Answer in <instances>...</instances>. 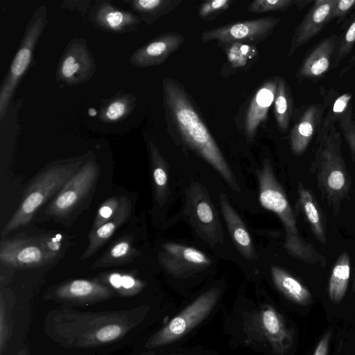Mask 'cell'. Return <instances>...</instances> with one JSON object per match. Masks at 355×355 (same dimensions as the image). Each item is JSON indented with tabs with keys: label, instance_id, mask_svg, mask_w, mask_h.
<instances>
[{
	"label": "cell",
	"instance_id": "cell-1",
	"mask_svg": "<svg viewBox=\"0 0 355 355\" xmlns=\"http://www.w3.org/2000/svg\"><path fill=\"white\" fill-rule=\"evenodd\" d=\"M162 96L167 130L171 138L205 160L232 190L239 192L231 168L184 87L176 80L166 77L162 81Z\"/></svg>",
	"mask_w": 355,
	"mask_h": 355
},
{
	"label": "cell",
	"instance_id": "cell-2",
	"mask_svg": "<svg viewBox=\"0 0 355 355\" xmlns=\"http://www.w3.org/2000/svg\"><path fill=\"white\" fill-rule=\"evenodd\" d=\"M147 307L101 313L60 310L48 316L46 331L65 347H90L123 337L146 316Z\"/></svg>",
	"mask_w": 355,
	"mask_h": 355
},
{
	"label": "cell",
	"instance_id": "cell-3",
	"mask_svg": "<svg viewBox=\"0 0 355 355\" xmlns=\"http://www.w3.org/2000/svg\"><path fill=\"white\" fill-rule=\"evenodd\" d=\"M318 147L311 164L318 187L334 214L350 193L352 180L341 151V134L336 123L324 119L317 137Z\"/></svg>",
	"mask_w": 355,
	"mask_h": 355
},
{
	"label": "cell",
	"instance_id": "cell-4",
	"mask_svg": "<svg viewBox=\"0 0 355 355\" xmlns=\"http://www.w3.org/2000/svg\"><path fill=\"white\" fill-rule=\"evenodd\" d=\"M257 177L260 204L275 213L282 223L286 232L284 248L288 253L304 263L325 267V257L302 238L286 193L276 178L270 159H265L262 167L257 170Z\"/></svg>",
	"mask_w": 355,
	"mask_h": 355
},
{
	"label": "cell",
	"instance_id": "cell-5",
	"mask_svg": "<svg viewBox=\"0 0 355 355\" xmlns=\"http://www.w3.org/2000/svg\"><path fill=\"white\" fill-rule=\"evenodd\" d=\"M83 164V159L78 157L55 162L42 169L26 189L18 207L1 231V239L28 224L37 210L56 195Z\"/></svg>",
	"mask_w": 355,
	"mask_h": 355
},
{
	"label": "cell",
	"instance_id": "cell-6",
	"mask_svg": "<svg viewBox=\"0 0 355 355\" xmlns=\"http://www.w3.org/2000/svg\"><path fill=\"white\" fill-rule=\"evenodd\" d=\"M47 24L46 8H36L28 21L19 49L0 87V121H2L17 87L33 59L35 48Z\"/></svg>",
	"mask_w": 355,
	"mask_h": 355
},
{
	"label": "cell",
	"instance_id": "cell-7",
	"mask_svg": "<svg viewBox=\"0 0 355 355\" xmlns=\"http://www.w3.org/2000/svg\"><path fill=\"white\" fill-rule=\"evenodd\" d=\"M99 175L94 158L88 159L46 206L44 214L55 220H67L81 208L94 191Z\"/></svg>",
	"mask_w": 355,
	"mask_h": 355
},
{
	"label": "cell",
	"instance_id": "cell-8",
	"mask_svg": "<svg viewBox=\"0 0 355 355\" xmlns=\"http://www.w3.org/2000/svg\"><path fill=\"white\" fill-rule=\"evenodd\" d=\"M243 324L249 338L267 344L277 355L286 354L293 346V329L287 327L284 317L270 304L244 316Z\"/></svg>",
	"mask_w": 355,
	"mask_h": 355
},
{
	"label": "cell",
	"instance_id": "cell-9",
	"mask_svg": "<svg viewBox=\"0 0 355 355\" xmlns=\"http://www.w3.org/2000/svg\"><path fill=\"white\" fill-rule=\"evenodd\" d=\"M220 293V289L215 287L201 294L154 334L146 343V347L153 349L165 346L183 338L209 315Z\"/></svg>",
	"mask_w": 355,
	"mask_h": 355
},
{
	"label": "cell",
	"instance_id": "cell-10",
	"mask_svg": "<svg viewBox=\"0 0 355 355\" xmlns=\"http://www.w3.org/2000/svg\"><path fill=\"white\" fill-rule=\"evenodd\" d=\"M184 214L197 234L211 246L223 241V232L217 212L206 189L192 182L186 191Z\"/></svg>",
	"mask_w": 355,
	"mask_h": 355
},
{
	"label": "cell",
	"instance_id": "cell-11",
	"mask_svg": "<svg viewBox=\"0 0 355 355\" xmlns=\"http://www.w3.org/2000/svg\"><path fill=\"white\" fill-rule=\"evenodd\" d=\"M60 256L49 251L44 236H18L1 239L0 262L17 269L40 268L55 261Z\"/></svg>",
	"mask_w": 355,
	"mask_h": 355
},
{
	"label": "cell",
	"instance_id": "cell-12",
	"mask_svg": "<svg viewBox=\"0 0 355 355\" xmlns=\"http://www.w3.org/2000/svg\"><path fill=\"white\" fill-rule=\"evenodd\" d=\"M280 21L268 17L236 21L204 31L200 40L203 44L216 41L222 46L236 42L255 46L269 37Z\"/></svg>",
	"mask_w": 355,
	"mask_h": 355
},
{
	"label": "cell",
	"instance_id": "cell-13",
	"mask_svg": "<svg viewBox=\"0 0 355 355\" xmlns=\"http://www.w3.org/2000/svg\"><path fill=\"white\" fill-rule=\"evenodd\" d=\"M96 70L94 56L85 38L76 37L69 40L57 64L58 83L76 86L91 80Z\"/></svg>",
	"mask_w": 355,
	"mask_h": 355
},
{
	"label": "cell",
	"instance_id": "cell-14",
	"mask_svg": "<svg viewBox=\"0 0 355 355\" xmlns=\"http://www.w3.org/2000/svg\"><path fill=\"white\" fill-rule=\"evenodd\" d=\"M159 262L164 269L175 277H186L207 268L211 261L203 252L176 243L162 245Z\"/></svg>",
	"mask_w": 355,
	"mask_h": 355
},
{
	"label": "cell",
	"instance_id": "cell-15",
	"mask_svg": "<svg viewBox=\"0 0 355 355\" xmlns=\"http://www.w3.org/2000/svg\"><path fill=\"white\" fill-rule=\"evenodd\" d=\"M89 18L94 27L116 34L135 32L142 22L135 13L116 7L107 0L97 1Z\"/></svg>",
	"mask_w": 355,
	"mask_h": 355
},
{
	"label": "cell",
	"instance_id": "cell-16",
	"mask_svg": "<svg viewBox=\"0 0 355 355\" xmlns=\"http://www.w3.org/2000/svg\"><path fill=\"white\" fill-rule=\"evenodd\" d=\"M184 42V36L179 33L160 34L135 50L129 57L128 61L139 68L162 64L180 48Z\"/></svg>",
	"mask_w": 355,
	"mask_h": 355
},
{
	"label": "cell",
	"instance_id": "cell-17",
	"mask_svg": "<svg viewBox=\"0 0 355 355\" xmlns=\"http://www.w3.org/2000/svg\"><path fill=\"white\" fill-rule=\"evenodd\" d=\"M279 77L266 80L250 98L244 114L243 130L247 139H254L257 130L266 121L270 107L274 103Z\"/></svg>",
	"mask_w": 355,
	"mask_h": 355
},
{
	"label": "cell",
	"instance_id": "cell-18",
	"mask_svg": "<svg viewBox=\"0 0 355 355\" xmlns=\"http://www.w3.org/2000/svg\"><path fill=\"white\" fill-rule=\"evenodd\" d=\"M337 0H316L295 28L291 37L288 56H291L297 48L316 36L331 20V12Z\"/></svg>",
	"mask_w": 355,
	"mask_h": 355
},
{
	"label": "cell",
	"instance_id": "cell-19",
	"mask_svg": "<svg viewBox=\"0 0 355 355\" xmlns=\"http://www.w3.org/2000/svg\"><path fill=\"white\" fill-rule=\"evenodd\" d=\"M48 295L51 299L85 304L110 298L114 292L96 281L78 279L58 286Z\"/></svg>",
	"mask_w": 355,
	"mask_h": 355
},
{
	"label": "cell",
	"instance_id": "cell-20",
	"mask_svg": "<svg viewBox=\"0 0 355 355\" xmlns=\"http://www.w3.org/2000/svg\"><path fill=\"white\" fill-rule=\"evenodd\" d=\"M324 103H316L305 107L293 126L290 134V146L295 155H302L322 125Z\"/></svg>",
	"mask_w": 355,
	"mask_h": 355
},
{
	"label": "cell",
	"instance_id": "cell-21",
	"mask_svg": "<svg viewBox=\"0 0 355 355\" xmlns=\"http://www.w3.org/2000/svg\"><path fill=\"white\" fill-rule=\"evenodd\" d=\"M336 34L321 40L305 57L297 71L299 83L304 80L316 82L331 67L337 45Z\"/></svg>",
	"mask_w": 355,
	"mask_h": 355
},
{
	"label": "cell",
	"instance_id": "cell-22",
	"mask_svg": "<svg viewBox=\"0 0 355 355\" xmlns=\"http://www.w3.org/2000/svg\"><path fill=\"white\" fill-rule=\"evenodd\" d=\"M219 201L223 217L236 249L247 260L257 259V255L248 229L240 216L232 207L225 193L220 194Z\"/></svg>",
	"mask_w": 355,
	"mask_h": 355
},
{
	"label": "cell",
	"instance_id": "cell-23",
	"mask_svg": "<svg viewBox=\"0 0 355 355\" xmlns=\"http://www.w3.org/2000/svg\"><path fill=\"white\" fill-rule=\"evenodd\" d=\"M131 212L132 204L130 199L125 196H121L120 206L114 217L96 230L89 232L88 245L80 259H89L96 253L130 218Z\"/></svg>",
	"mask_w": 355,
	"mask_h": 355
},
{
	"label": "cell",
	"instance_id": "cell-24",
	"mask_svg": "<svg viewBox=\"0 0 355 355\" xmlns=\"http://www.w3.org/2000/svg\"><path fill=\"white\" fill-rule=\"evenodd\" d=\"M297 187L298 205L315 239L321 243L325 244V220L322 210L311 191L300 182H297Z\"/></svg>",
	"mask_w": 355,
	"mask_h": 355
},
{
	"label": "cell",
	"instance_id": "cell-25",
	"mask_svg": "<svg viewBox=\"0 0 355 355\" xmlns=\"http://www.w3.org/2000/svg\"><path fill=\"white\" fill-rule=\"evenodd\" d=\"M270 272L275 287L293 302L306 306L312 302V295L300 281L291 274L276 266H272Z\"/></svg>",
	"mask_w": 355,
	"mask_h": 355
},
{
	"label": "cell",
	"instance_id": "cell-26",
	"mask_svg": "<svg viewBox=\"0 0 355 355\" xmlns=\"http://www.w3.org/2000/svg\"><path fill=\"white\" fill-rule=\"evenodd\" d=\"M223 46L227 55V62L221 71L224 76L248 69L258 58V50L252 44L236 42Z\"/></svg>",
	"mask_w": 355,
	"mask_h": 355
},
{
	"label": "cell",
	"instance_id": "cell-27",
	"mask_svg": "<svg viewBox=\"0 0 355 355\" xmlns=\"http://www.w3.org/2000/svg\"><path fill=\"white\" fill-rule=\"evenodd\" d=\"M133 240L131 235L120 237L94 263L92 267H108L130 263L140 254L133 245Z\"/></svg>",
	"mask_w": 355,
	"mask_h": 355
},
{
	"label": "cell",
	"instance_id": "cell-28",
	"mask_svg": "<svg viewBox=\"0 0 355 355\" xmlns=\"http://www.w3.org/2000/svg\"><path fill=\"white\" fill-rule=\"evenodd\" d=\"M148 150L154 196L157 204L162 206L166 202L168 195V166L158 148L153 141H149Z\"/></svg>",
	"mask_w": 355,
	"mask_h": 355
},
{
	"label": "cell",
	"instance_id": "cell-29",
	"mask_svg": "<svg viewBox=\"0 0 355 355\" xmlns=\"http://www.w3.org/2000/svg\"><path fill=\"white\" fill-rule=\"evenodd\" d=\"M137 98L131 93H118L103 103L98 119L105 123H118L134 110Z\"/></svg>",
	"mask_w": 355,
	"mask_h": 355
},
{
	"label": "cell",
	"instance_id": "cell-30",
	"mask_svg": "<svg viewBox=\"0 0 355 355\" xmlns=\"http://www.w3.org/2000/svg\"><path fill=\"white\" fill-rule=\"evenodd\" d=\"M132 10L142 22L151 25L158 19L169 13L180 3V0H127Z\"/></svg>",
	"mask_w": 355,
	"mask_h": 355
},
{
	"label": "cell",
	"instance_id": "cell-31",
	"mask_svg": "<svg viewBox=\"0 0 355 355\" xmlns=\"http://www.w3.org/2000/svg\"><path fill=\"white\" fill-rule=\"evenodd\" d=\"M350 277V258L347 252L338 257L329 278L328 293L334 304L340 303L344 297Z\"/></svg>",
	"mask_w": 355,
	"mask_h": 355
},
{
	"label": "cell",
	"instance_id": "cell-32",
	"mask_svg": "<svg viewBox=\"0 0 355 355\" xmlns=\"http://www.w3.org/2000/svg\"><path fill=\"white\" fill-rule=\"evenodd\" d=\"M274 114L279 129L285 132L288 130L293 111V97L286 80L279 78L274 100Z\"/></svg>",
	"mask_w": 355,
	"mask_h": 355
},
{
	"label": "cell",
	"instance_id": "cell-33",
	"mask_svg": "<svg viewBox=\"0 0 355 355\" xmlns=\"http://www.w3.org/2000/svg\"><path fill=\"white\" fill-rule=\"evenodd\" d=\"M355 44V14L351 18L347 27L338 39L337 45L331 69H336L340 62L351 52Z\"/></svg>",
	"mask_w": 355,
	"mask_h": 355
},
{
	"label": "cell",
	"instance_id": "cell-34",
	"mask_svg": "<svg viewBox=\"0 0 355 355\" xmlns=\"http://www.w3.org/2000/svg\"><path fill=\"white\" fill-rule=\"evenodd\" d=\"M121 200V196H112L101 205L95 216L90 232L96 230L114 217L120 206Z\"/></svg>",
	"mask_w": 355,
	"mask_h": 355
},
{
	"label": "cell",
	"instance_id": "cell-35",
	"mask_svg": "<svg viewBox=\"0 0 355 355\" xmlns=\"http://www.w3.org/2000/svg\"><path fill=\"white\" fill-rule=\"evenodd\" d=\"M295 3V0H255L251 2L247 10L254 14L272 11L284 12Z\"/></svg>",
	"mask_w": 355,
	"mask_h": 355
},
{
	"label": "cell",
	"instance_id": "cell-36",
	"mask_svg": "<svg viewBox=\"0 0 355 355\" xmlns=\"http://www.w3.org/2000/svg\"><path fill=\"white\" fill-rule=\"evenodd\" d=\"M352 98L351 93H345L336 98L327 114L324 116V119L331 121L334 123H338L348 112L352 111Z\"/></svg>",
	"mask_w": 355,
	"mask_h": 355
},
{
	"label": "cell",
	"instance_id": "cell-37",
	"mask_svg": "<svg viewBox=\"0 0 355 355\" xmlns=\"http://www.w3.org/2000/svg\"><path fill=\"white\" fill-rule=\"evenodd\" d=\"M232 3V0L205 1L199 7L198 17L205 21L212 20L225 12Z\"/></svg>",
	"mask_w": 355,
	"mask_h": 355
},
{
	"label": "cell",
	"instance_id": "cell-38",
	"mask_svg": "<svg viewBox=\"0 0 355 355\" xmlns=\"http://www.w3.org/2000/svg\"><path fill=\"white\" fill-rule=\"evenodd\" d=\"M338 123L349 146L352 160L355 162V123L352 119V111L348 112Z\"/></svg>",
	"mask_w": 355,
	"mask_h": 355
},
{
	"label": "cell",
	"instance_id": "cell-39",
	"mask_svg": "<svg viewBox=\"0 0 355 355\" xmlns=\"http://www.w3.org/2000/svg\"><path fill=\"white\" fill-rule=\"evenodd\" d=\"M144 287V283L135 277L128 274H123L121 277V288L119 293L123 295H135Z\"/></svg>",
	"mask_w": 355,
	"mask_h": 355
},
{
	"label": "cell",
	"instance_id": "cell-40",
	"mask_svg": "<svg viewBox=\"0 0 355 355\" xmlns=\"http://www.w3.org/2000/svg\"><path fill=\"white\" fill-rule=\"evenodd\" d=\"M354 8H355V0H337L331 12V20L343 19Z\"/></svg>",
	"mask_w": 355,
	"mask_h": 355
},
{
	"label": "cell",
	"instance_id": "cell-41",
	"mask_svg": "<svg viewBox=\"0 0 355 355\" xmlns=\"http://www.w3.org/2000/svg\"><path fill=\"white\" fill-rule=\"evenodd\" d=\"M8 327L6 318V312L3 309V299L1 300L0 308V348L1 351L3 350V346L6 343L8 338Z\"/></svg>",
	"mask_w": 355,
	"mask_h": 355
},
{
	"label": "cell",
	"instance_id": "cell-42",
	"mask_svg": "<svg viewBox=\"0 0 355 355\" xmlns=\"http://www.w3.org/2000/svg\"><path fill=\"white\" fill-rule=\"evenodd\" d=\"M331 331H327L318 341L313 355H327L329 352V343L331 338Z\"/></svg>",
	"mask_w": 355,
	"mask_h": 355
},
{
	"label": "cell",
	"instance_id": "cell-43",
	"mask_svg": "<svg viewBox=\"0 0 355 355\" xmlns=\"http://www.w3.org/2000/svg\"><path fill=\"white\" fill-rule=\"evenodd\" d=\"M89 1H63L61 7L71 10H77L81 14H85L89 6Z\"/></svg>",
	"mask_w": 355,
	"mask_h": 355
},
{
	"label": "cell",
	"instance_id": "cell-44",
	"mask_svg": "<svg viewBox=\"0 0 355 355\" xmlns=\"http://www.w3.org/2000/svg\"><path fill=\"white\" fill-rule=\"evenodd\" d=\"M122 274L112 272L108 275V282L110 284L119 292L121 288Z\"/></svg>",
	"mask_w": 355,
	"mask_h": 355
},
{
	"label": "cell",
	"instance_id": "cell-45",
	"mask_svg": "<svg viewBox=\"0 0 355 355\" xmlns=\"http://www.w3.org/2000/svg\"><path fill=\"white\" fill-rule=\"evenodd\" d=\"M312 1L309 0H295V5L298 9H301L308 4L311 3Z\"/></svg>",
	"mask_w": 355,
	"mask_h": 355
},
{
	"label": "cell",
	"instance_id": "cell-46",
	"mask_svg": "<svg viewBox=\"0 0 355 355\" xmlns=\"http://www.w3.org/2000/svg\"><path fill=\"white\" fill-rule=\"evenodd\" d=\"M355 64V54L349 60V64L341 71L342 73L349 69L351 67Z\"/></svg>",
	"mask_w": 355,
	"mask_h": 355
},
{
	"label": "cell",
	"instance_id": "cell-47",
	"mask_svg": "<svg viewBox=\"0 0 355 355\" xmlns=\"http://www.w3.org/2000/svg\"><path fill=\"white\" fill-rule=\"evenodd\" d=\"M18 355H26V353H25L24 350H22V349H21V350L19 352V353L18 354Z\"/></svg>",
	"mask_w": 355,
	"mask_h": 355
},
{
	"label": "cell",
	"instance_id": "cell-48",
	"mask_svg": "<svg viewBox=\"0 0 355 355\" xmlns=\"http://www.w3.org/2000/svg\"><path fill=\"white\" fill-rule=\"evenodd\" d=\"M169 355H185V354H169Z\"/></svg>",
	"mask_w": 355,
	"mask_h": 355
},
{
	"label": "cell",
	"instance_id": "cell-49",
	"mask_svg": "<svg viewBox=\"0 0 355 355\" xmlns=\"http://www.w3.org/2000/svg\"><path fill=\"white\" fill-rule=\"evenodd\" d=\"M354 292H355V279H354Z\"/></svg>",
	"mask_w": 355,
	"mask_h": 355
}]
</instances>
